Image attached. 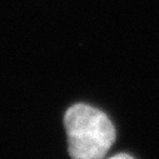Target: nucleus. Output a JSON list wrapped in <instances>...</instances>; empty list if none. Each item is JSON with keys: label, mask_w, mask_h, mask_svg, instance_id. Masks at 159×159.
<instances>
[{"label": "nucleus", "mask_w": 159, "mask_h": 159, "mask_svg": "<svg viewBox=\"0 0 159 159\" xmlns=\"http://www.w3.org/2000/svg\"><path fill=\"white\" fill-rule=\"evenodd\" d=\"M120 158H128V159H132V155L123 153V154H115V155L111 157V159H120Z\"/></svg>", "instance_id": "nucleus-2"}, {"label": "nucleus", "mask_w": 159, "mask_h": 159, "mask_svg": "<svg viewBox=\"0 0 159 159\" xmlns=\"http://www.w3.org/2000/svg\"><path fill=\"white\" fill-rule=\"evenodd\" d=\"M69 154L74 159H102L115 140V128L99 109L75 104L64 115Z\"/></svg>", "instance_id": "nucleus-1"}]
</instances>
